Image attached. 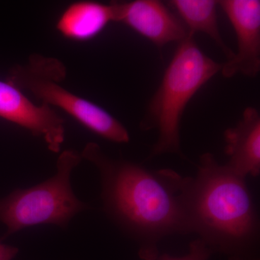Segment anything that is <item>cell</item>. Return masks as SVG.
Segmentation results:
<instances>
[{
    "label": "cell",
    "instance_id": "6da1fadb",
    "mask_svg": "<svg viewBox=\"0 0 260 260\" xmlns=\"http://www.w3.org/2000/svg\"><path fill=\"white\" fill-rule=\"evenodd\" d=\"M82 158L95 166L107 213L139 246L143 260H157L166 238L188 234L182 200L184 177L172 169L151 170L108 156L96 143L85 145Z\"/></svg>",
    "mask_w": 260,
    "mask_h": 260
},
{
    "label": "cell",
    "instance_id": "7a4b0ae2",
    "mask_svg": "<svg viewBox=\"0 0 260 260\" xmlns=\"http://www.w3.org/2000/svg\"><path fill=\"white\" fill-rule=\"evenodd\" d=\"M182 200L188 234L212 252L260 260L259 213L246 178L205 153L196 175L184 177Z\"/></svg>",
    "mask_w": 260,
    "mask_h": 260
},
{
    "label": "cell",
    "instance_id": "3957f363",
    "mask_svg": "<svg viewBox=\"0 0 260 260\" xmlns=\"http://www.w3.org/2000/svg\"><path fill=\"white\" fill-rule=\"evenodd\" d=\"M194 38V34L189 32L179 43L142 121L143 130L158 132L150 157L182 155L180 125L184 109L200 89L221 70L222 64L206 55Z\"/></svg>",
    "mask_w": 260,
    "mask_h": 260
},
{
    "label": "cell",
    "instance_id": "277c9868",
    "mask_svg": "<svg viewBox=\"0 0 260 260\" xmlns=\"http://www.w3.org/2000/svg\"><path fill=\"white\" fill-rule=\"evenodd\" d=\"M66 75V68L61 61L32 54L26 64L17 65L10 70L7 81L31 93L42 104L59 108L102 138L114 143H129L127 129L110 113L61 85Z\"/></svg>",
    "mask_w": 260,
    "mask_h": 260
},
{
    "label": "cell",
    "instance_id": "5b68a950",
    "mask_svg": "<svg viewBox=\"0 0 260 260\" xmlns=\"http://www.w3.org/2000/svg\"><path fill=\"white\" fill-rule=\"evenodd\" d=\"M82 159L78 152L65 150L58 158L54 177L34 187L17 189L0 200V222L7 227L5 237L39 224L64 228L75 215L88 209L76 198L70 183L72 172Z\"/></svg>",
    "mask_w": 260,
    "mask_h": 260
},
{
    "label": "cell",
    "instance_id": "8992f818",
    "mask_svg": "<svg viewBox=\"0 0 260 260\" xmlns=\"http://www.w3.org/2000/svg\"><path fill=\"white\" fill-rule=\"evenodd\" d=\"M218 6L232 24L237 39V51L221 66L222 75L254 78L260 70V1L221 0Z\"/></svg>",
    "mask_w": 260,
    "mask_h": 260
},
{
    "label": "cell",
    "instance_id": "52a82bcc",
    "mask_svg": "<svg viewBox=\"0 0 260 260\" xmlns=\"http://www.w3.org/2000/svg\"><path fill=\"white\" fill-rule=\"evenodd\" d=\"M114 22L124 24L162 49L181 42L189 31L175 13L158 0L112 2Z\"/></svg>",
    "mask_w": 260,
    "mask_h": 260
},
{
    "label": "cell",
    "instance_id": "ba28073f",
    "mask_svg": "<svg viewBox=\"0 0 260 260\" xmlns=\"http://www.w3.org/2000/svg\"><path fill=\"white\" fill-rule=\"evenodd\" d=\"M0 117L40 137L48 148L59 153L64 140V121L52 108L34 104L23 90L0 80Z\"/></svg>",
    "mask_w": 260,
    "mask_h": 260
},
{
    "label": "cell",
    "instance_id": "9c48e42d",
    "mask_svg": "<svg viewBox=\"0 0 260 260\" xmlns=\"http://www.w3.org/2000/svg\"><path fill=\"white\" fill-rule=\"evenodd\" d=\"M225 165L239 175L259 177L260 174V114L254 107H247L242 119L224 133Z\"/></svg>",
    "mask_w": 260,
    "mask_h": 260
},
{
    "label": "cell",
    "instance_id": "30bf717a",
    "mask_svg": "<svg viewBox=\"0 0 260 260\" xmlns=\"http://www.w3.org/2000/svg\"><path fill=\"white\" fill-rule=\"evenodd\" d=\"M111 22H114V14L110 3L77 2L61 13L56 28L66 39L86 42L99 35Z\"/></svg>",
    "mask_w": 260,
    "mask_h": 260
},
{
    "label": "cell",
    "instance_id": "8fae6325",
    "mask_svg": "<svg viewBox=\"0 0 260 260\" xmlns=\"http://www.w3.org/2000/svg\"><path fill=\"white\" fill-rule=\"evenodd\" d=\"M175 11L188 31L190 34L203 32L213 39L220 48L228 59L234 51L224 42L219 29L217 8L218 2L215 0H172L168 3Z\"/></svg>",
    "mask_w": 260,
    "mask_h": 260
},
{
    "label": "cell",
    "instance_id": "7c38bea8",
    "mask_svg": "<svg viewBox=\"0 0 260 260\" xmlns=\"http://www.w3.org/2000/svg\"><path fill=\"white\" fill-rule=\"evenodd\" d=\"M213 252L203 241L195 239L189 244V252L182 256H174L169 254L159 255L157 260H208Z\"/></svg>",
    "mask_w": 260,
    "mask_h": 260
},
{
    "label": "cell",
    "instance_id": "4fadbf2b",
    "mask_svg": "<svg viewBox=\"0 0 260 260\" xmlns=\"http://www.w3.org/2000/svg\"><path fill=\"white\" fill-rule=\"evenodd\" d=\"M18 252V248L5 245L0 241V260H12Z\"/></svg>",
    "mask_w": 260,
    "mask_h": 260
},
{
    "label": "cell",
    "instance_id": "5bb4252c",
    "mask_svg": "<svg viewBox=\"0 0 260 260\" xmlns=\"http://www.w3.org/2000/svg\"><path fill=\"white\" fill-rule=\"evenodd\" d=\"M229 260H240V259H237V258L230 257V258H229Z\"/></svg>",
    "mask_w": 260,
    "mask_h": 260
}]
</instances>
